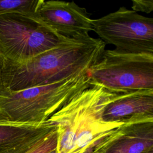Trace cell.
Here are the masks:
<instances>
[{
    "label": "cell",
    "instance_id": "6da1fadb",
    "mask_svg": "<svg viewBox=\"0 0 153 153\" xmlns=\"http://www.w3.org/2000/svg\"><path fill=\"white\" fill-rule=\"evenodd\" d=\"M105 45L100 39L89 34L64 36L56 47L26 62L15 63L6 59L2 75L4 91L47 85L87 72L101 58Z\"/></svg>",
    "mask_w": 153,
    "mask_h": 153
},
{
    "label": "cell",
    "instance_id": "7a4b0ae2",
    "mask_svg": "<svg viewBox=\"0 0 153 153\" xmlns=\"http://www.w3.org/2000/svg\"><path fill=\"white\" fill-rule=\"evenodd\" d=\"M124 93L91 83L75 94L47 120L56 126L55 153H91L100 142L125 124L106 122L102 118L105 107Z\"/></svg>",
    "mask_w": 153,
    "mask_h": 153
},
{
    "label": "cell",
    "instance_id": "3957f363",
    "mask_svg": "<svg viewBox=\"0 0 153 153\" xmlns=\"http://www.w3.org/2000/svg\"><path fill=\"white\" fill-rule=\"evenodd\" d=\"M91 85L88 72L59 82L0 93V115L18 123H42Z\"/></svg>",
    "mask_w": 153,
    "mask_h": 153
},
{
    "label": "cell",
    "instance_id": "277c9868",
    "mask_svg": "<svg viewBox=\"0 0 153 153\" xmlns=\"http://www.w3.org/2000/svg\"><path fill=\"white\" fill-rule=\"evenodd\" d=\"M88 74L91 83L114 91L153 90V54L105 50Z\"/></svg>",
    "mask_w": 153,
    "mask_h": 153
},
{
    "label": "cell",
    "instance_id": "5b68a950",
    "mask_svg": "<svg viewBox=\"0 0 153 153\" xmlns=\"http://www.w3.org/2000/svg\"><path fill=\"white\" fill-rule=\"evenodd\" d=\"M63 36L38 18L17 12L0 14V47L11 62H26L56 47Z\"/></svg>",
    "mask_w": 153,
    "mask_h": 153
},
{
    "label": "cell",
    "instance_id": "8992f818",
    "mask_svg": "<svg viewBox=\"0 0 153 153\" xmlns=\"http://www.w3.org/2000/svg\"><path fill=\"white\" fill-rule=\"evenodd\" d=\"M95 32L105 44L131 53L153 54V19L124 7L92 19Z\"/></svg>",
    "mask_w": 153,
    "mask_h": 153
},
{
    "label": "cell",
    "instance_id": "52a82bcc",
    "mask_svg": "<svg viewBox=\"0 0 153 153\" xmlns=\"http://www.w3.org/2000/svg\"><path fill=\"white\" fill-rule=\"evenodd\" d=\"M38 16L46 26L65 36L74 37L94 31L92 19L85 8L74 2L44 0Z\"/></svg>",
    "mask_w": 153,
    "mask_h": 153
},
{
    "label": "cell",
    "instance_id": "ba28073f",
    "mask_svg": "<svg viewBox=\"0 0 153 153\" xmlns=\"http://www.w3.org/2000/svg\"><path fill=\"white\" fill-rule=\"evenodd\" d=\"M91 153H153V120L124 124Z\"/></svg>",
    "mask_w": 153,
    "mask_h": 153
},
{
    "label": "cell",
    "instance_id": "9c48e42d",
    "mask_svg": "<svg viewBox=\"0 0 153 153\" xmlns=\"http://www.w3.org/2000/svg\"><path fill=\"white\" fill-rule=\"evenodd\" d=\"M102 118L124 123L153 120V90L124 93L105 107Z\"/></svg>",
    "mask_w": 153,
    "mask_h": 153
},
{
    "label": "cell",
    "instance_id": "30bf717a",
    "mask_svg": "<svg viewBox=\"0 0 153 153\" xmlns=\"http://www.w3.org/2000/svg\"><path fill=\"white\" fill-rule=\"evenodd\" d=\"M56 126L42 123H18L0 115V153H25Z\"/></svg>",
    "mask_w": 153,
    "mask_h": 153
},
{
    "label": "cell",
    "instance_id": "8fae6325",
    "mask_svg": "<svg viewBox=\"0 0 153 153\" xmlns=\"http://www.w3.org/2000/svg\"><path fill=\"white\" fill-rule=\"evenodd\" d=\"M44 0H0V14L17 12L38 18V10Z\"/></svg>",
    "mask_w": 153,
    "mask_h": 153
},
{
    "label": "cell",
    "instance_id": "7c38bea8",
    "mask_svg": "<svg viewBox=\"0 0 153 153\" xmlns=\"http://www.w3.org/2000/svg\"><path fill=\"white\" fill-rule=\"evenodd\" d=\"M57 128L56 127L41 139L25 153H51L55 151L57 145Z\"/></svg>",
    "mask_w": 153,
    "mask_h": 153
},
{
    "label": "cell",
    "instance_id": "4fadbf2b",
    "mask_svg": "<svg viewBox=\"0 0 153 153\" xmlns=\"http://www.w3.org/2000/svg\"><path fill=\"white\" fill-rule=\"evenodd\" d=\"M132 10L137 12H143L147 14L151 13L153 11L152 0H133Z\"/></svg>",
    "mask_w": 153,
    "mask_h": 153
},
{
    "label": "cell",
    "instance_id": "5bb4252c",
    "mask_svg": "<svg viewBox=\"0 0 153 153\" xmlns=\"http://www.w3.org/2000/svg\"><path fill=\"white\" fill-rule=\"evenodd\" d=\"M5 62H6V58L0 47V93L4 91L2 75H3L4 67L5 65Z\"/></svg>",
    "mask_w": 153,
    "mask_h": 153
},
{
    "label": "cell",
    "instance_id": "9a60e30c",
    "mask_svg": "<svg viewBox=\"0 0 153 153\" xmlns=\"http://www.w3.org/2000/svg\"><path fill=\"white\" fill-rule=\"evenodd\" d=\"M51 153H55V151H54V152H51Z\"/></svg>",
    "mask_w": 153,
    "mask_h": 153
}]
</instances>
